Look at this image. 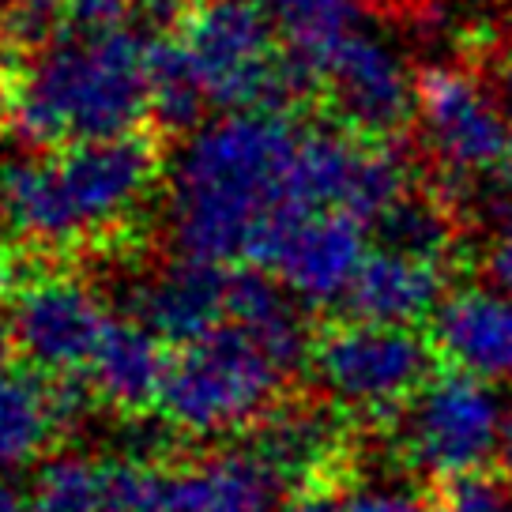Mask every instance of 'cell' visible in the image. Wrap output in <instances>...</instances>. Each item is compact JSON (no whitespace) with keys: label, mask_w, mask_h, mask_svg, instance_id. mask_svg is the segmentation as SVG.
Here are the masks:
<instances>
[{"label":"cell","mask_w":512,"mask_h":512,"mask_svg":"<svg viewBox=\"0 0 512 512\" xmlns=\"http://www.w3.org/2000/svg\"><path fill=\"white\" fill-rule=\"evenodd\" d=\"M147 91L155 132H196L204 113L211 110L196 64L177 34L147 38Z\"/></svg>","instance_id":"obj_20"},{"label":"cell","mask_w":512,"mask_h":512,"mask_svg":"<svg viewBox=\"0 0 512 512\" xmlns=\"http://www.w3.org/2000/svg\"><path fill=\"white\" fill-rule=\"evenodd\" d=\"M486 275H490L494 287L509 290L512 294V215L501 223L494 245L486 249Z\"/></svg>","instance_id":"obj_27"},{"label":"cell","mask_w":512,"mask_h":512,"mask_svg":"<svg viewBox=\"0 0 512 512\" xmlns=\"http://www.w3.org/2000/svg\"><path fill=\"white\" fill-rule=\"evenodd\" d=\"M234 264L177 253L159 272H147L125 294V313L155 328L166 343H189L230 317Z\"/></svg>","instance_id":"obj_13"},{"label":"cell","mask_w":512,"mask_h":512,"mask_svg":"<svg viewBox=\"0 0 512 512\" xmlns=\"http://www.w3.org/2000/svg\"><path fill=\"white\" fill-rule=\"evenodd\" d=\"M384 249H400L426 260H445L452 245V215L441 200L407 192L373 223Z\"/></svg>","instance_id":"obj_22"},{"label":"cell","mask_w":512,"mask_h":512,"mask_svg":"<svg viewBox=\"0 0 512 512\" xmlns=\"http://www.w3.org/2000/svg\"><path fill=\"white\" fill-rule=\"evenodd\" d=\"M110 317L95 290L72 275H38L19 283L8 309L16 351L49 377H80Z\"/></svg>","instance_id":"obj_9"},{"label":"cell","mask_w":512,"mask_h":512,"mask_svg":"<svg viewBox=\"0 0 512 512\" xmlns=\"http://www.w3.org/2000/svg\"><path fill=\"white\" fill-rule=\"evenodd\" d=\"M196 76L219 113H290L320 95L313 61L283 42L272 12L256 0H196L181 19Z\"/></svg>","instance_id":"obj_4"},{"label":"cell","mask_w":512,"mask_h":512,"mask_svg":"<svg viewBox=\"0 0 512 512\" xmlns=\"http://www.w3.org/2000/svg\"><path fill=\"white\" fill-rule=\"evenodd\" d=\"M433 512H512V486L486 471H467L441 479L433 494Z\"/></svg>","instance_id":"obj_24"},{"label":"cell","mask_w":512,"mask_h":512,"mask_svg":"<svg viewBox=\"0 0 512 512\" xmlns=\"http://www.w3.org/2000/svg\"><path fill=\"white\" fill-rule=\"evenodd\" d=\"M339 512H433L422 497L396 486H366L354 494H336Z\"/></svg>","instance_id":"obj_26"},{"label":"cell","mask_w":512,"mask_h":512,"mask_svg":"<svg viewBox=\"0 0 512 512\" xmlns=\"http://www.w3.org/2000/svg\"><path fill=\"white\" fill-rule=\"evenodd\" d=\"M430 339L415 324L343 320L324 328L309 351V373L336 403L366 415H400V407L430 381Z\"/></svg>","instance_id":"obj_6"},{"label":"cell","mask_w":512,"mask_h":512,"mask_svg":"<svg viewBox=\"0 0 512 512\" xmlns=\"http://www.w3.org/2000/svg\"><path fill=\"white\" fill-rule=\"evenodd\" d=\"M302 128L287 113H223L189 136L174 170L170 234L177 253L253 264L264 234L287 211Z\"/></svg>","instance_id":"obj_1"},{"label":"cell","mask_w":512,"mask_h":512,"mask_svg":"<svg viewBox=\"0 0 512 512\" xmlns=\"http://www.w3.org/2000/svg\"><path fill=\"white\" fill-rule=\"evenodd\" d=\"M441 302H445L441 260L384 249V245L377 253H366L347 294L339 298L343 317L373 320V324H415L433 317Z\"/></svg>","instance_id":"obj_18"},{"label":"cell","mask_w":512,"mask_h":512,"mask_svg":"<svg viewBox=\"0 0 512 512\" xmlns=\"http://www.w3.org/2000/svg\"><path fill=\"white\" fill-rule=\"evenodd\" d=\"M501 430L505 415L490 381L452 366L400 407L403 456L437 479L482 471L501 448Z\"/></svg>","instance_id":"obj_7"},{"label":"cell","mask_w":512,"mask_h":512,"mask_svg":"<svg viewBox=\"0 0 512 512\" xmlns=\"http://www.w3.org/2000/svg\"><path fill=\"white\" fill-rule=\"evenodd\" d=\"M68 34L61 0H0V38L16 49H46Z\"/></svg>","instance_id":"obj_23"},{"label":"cell","mask_w":512,"mask_h":512,"mask_svg":"<svg viewBox=\"0 0 512 512\" xmlns=\"http://www.w3.org/2000/svg\"><path fill=\"white\" fill-rule=\"evenodd\" d=\"M294 369L245 328L226 317L211 332L177 343L162 384V418L196 437L245 430L283 400Z\"/></svg>","instance_id":"obj_5"},{"label":"cell","mask_w":512,"mask_h":512,"mask_svg":"<svg viewBox=\"0 0 512 512\" xmlns=\"http://www.w3.org/2000/svg\"><path fill=\"white\" fill-rule=\"evenodd\" d=\"M494 72H497V87H501V95L512 102V46L501 53V61H497Z\"/></svg>","instance_id":"obj_30"},{"label":"cell","mask_w":512,"mask_h":512,"mask_svg":"<svg viewBox=\"0 0 512 512\" xmlns=\"http://www.w3.org/2000/svg\"><path fill=\"white\" fill-rule=\"evenodd\" d=\"M12 234H16V226H12V208H8V192H4V177H0V245Z\"/></svg>","instance_id":"obj_31"},{"label":"cell","mask_w":512,"mask_h":512,"mask_svg":"<svg viewBox=\"0 0 512 512\" xmlns=\"http://www.w3.org/2000/svg\"><path fill=\"white\" fill-rule=\"evenodd\" d=\"M68 31H117L140 16V0H61Z\"/></svg>","instance_id":"obj_25"},{"label":"cell","mask_w":512,"mask_h":512,"mask_svg":"<svg viewBox=\"0 0 512 512\" xmlns=\"http://www.w3.org/2000/svg\"><path fill=\"white\" fill-rule=\"evenodd\" d=\"M264 8L272 12L283 42L313 61V68L324 53L354 34L358 23V0H268Z\"/></svg>","instance_id":"obj_21"},{"label":"cell","mask_w":512,"mask_h":512,"mask_svg":"<svg viewBox=\"0 0 512 512\" xmlns=\"http://www.w3.org/2000/svg\"><path fill=\"white\" fill-rule=\"evenodd\" d=\"M430 343L452 369L482 381H512V294L464 287L430 317Z\"/></svg>","instance_id":"obj_15"},{"label":"cell","mask_w":512,"mask_h":512,"mask_svg":"<svg viewBox=\"0 0 512 512\" xmlns=\"http://www.w3.org/2000/svg\"><path fill=\"white\" fill-rule=\"evenodd\" d=\"M260 460H268L287 490H324L347 456V426L328 403L279 400L249 426V441Z\"/></svg>","instance_id":"obj_14"},{"label":"cell","mask_w":512,"mask_h":512,"mask_svg":"<svg viewBox=\"0 0 512 512\" xmlns=\"http://www.w3.org/2000/svg\"><path fill=\"white\" fill-rule=\"evenodd\" d=\"M366 260V223L347 211H287L264 234L253 268L279 275L305 305L339 302Z\"/></svg>","instance_id":"obj_10"},{"label":"cell","mask_w":512,"mask_h":512,"mask_svg":"<svg viewBox=\"0 0 512 512\" xmlns=\"http://www.w3.org/2000/svg\"><path fill=\"white\" fill-rule=\"evenodd\" d=\"M287 482L253 448H219L170 471L174 512H279Z\"/></svg>","instance_id":"obj_19"},{"label":"cell","mask_w":512,"mask_h":512,"mask_svg":"<svg viewBox=\"0 0 512 512\" xmlns=\"http://www.w3.org/2000/svg\"><path fill=\"white\" fill-rule=\"evenodd\" d=\"M283 512H339V509H336V494H328V486H324V490H309L298 501H290Z\"/></svg>","instance_id":"obj_28"},{"label":"cell","mask_w":512,"mask_h":512,"mask_svg":"<svg viewBox=\"0 0 512 512\" xmlns=\"http://www.w3.org/2000/svg\"><path fill=\"white\" fill-rule=\"evenodd\" d=\"M27 512H174L170 475L147 460L53 456L27 497Z\"/></svg>","instance_id":"obj_12"},{"label":"cell","mask_w":512,"mask_h":512,"mask_svg":"<svg viewBox=\"0 0 512 512\" xmlns=\"http://www.w3.org/2000/svg\"><path fill=\"white\" fill-rule=\"evenodd\" d=\"M256 4H268V0H256Z\"/></svg>","instance_id":"obj_36"},{"label":"cell","mask_w":512,"mask_h":512,"mask_svg":"<svg viewBox=\"0 0 512 512\" xmlns=\"http://www.w3.org/2000/svg\"><path fill=\"white\" fill-rule=\"evenodd\" d=\"M497 456H501V464L509 471L512 479V411L505 415V430H501V448H497Z\"/></svg>","instance_id":"obj_33"},{"label":"cell","mask_w":512,"mask_h":512,"mask_svg":"<svg viewBox=\"0 0 512 512\" xmlns=\"http://www.w3.org/2000/svg\"><path fill=\"white\" fill-rule=\"evenodd\" d=\"M12 226L42 249L110 238L159 181V132H125L0 162Z\"/></svg>","instance_id":"obj_3"},{"label":"cell","mask_w":512,"mask_h":512,"mask_svg":"<svg viewBox=\"0 0 512 512\" xmlns=\"http://www.w3.org/2000/svg\"><path fill=\"white\" fill-rule=\"evenodd\" d=\"M4 113L31 151L144 128L151 121L147 38L128 27L61 34L12 80Z\"/></svg>","instance_id":"obj_2"},{"label":"cell","mask_w":512,"mask_h":512,"mask_svg":"<svg viewBox=\"0 0 512 512\" xmlns=\"http://www.w3.org/2000/svg\"><path fill=\"white\" fill-rule=\"evenodd\" d=\"M0 512H27V501H23L4 479H0Z\"/></svg>","instance_id":"obj_32"},{"label":"cell","mask_w":512,"mask_h":512,"mask_svg":"<svg viewBox=\"0 0 512 512\" xmlns=\"http://www.w3.org/2000/svg\"><path fill=\"white\" fill-rule=\"evenodd\" d=\"M80 377H49L42 369H8L0 377V475L46 456L68 418L80 411Z\"/></svg>","instance_id":"obj_16"},{"label":"cell","mask_w":512,"mask_h":512,"mask_svg":"<svg viewBox=\"0 0 512 512\" xmlns=\"http://www.w3.org/2000/svg\"><path fill=\"white\" fill-rule=\"evenodd\" d=\"M170 354L174 351H166V339L144 320L113 313L91 366L83 369L87 392L121 415H147L162 400Z\"/></svg>","instance_id":"obj_17"},{"label":"cell","mask_w":512,"mask_h":512,"mask_svg":"<svg viewBox=\"0 0 512 512\" xmlns=\"http://www.w3.org/2000/svg\"><path fill=\"white\" fill-rule=\"evenodd\" d=\"M497 174H501V185L512 192V132H509V147H505V155H501V166H497Z\"/></svg>","instance_id":"obj_34"},{"label":"cell","mask_w":512,"mask_h":512,"mask_svg":"<svg viewBox=\"0 0 512 512\" xmlns=\"http://www.w3.org/2000/svg\"><path fill=\"white\" fill-rule=\"evenodd\" d=\"M8 91H12V80H8L4 68H0V110H8Z\"/></svg>","instance_id":"obj_35"},{"label":"cell","mask_w":512,"mask_h":512,"mask_svg":"<svg viewBox=\"0 0 512 512\" xmlns=\"http://www.w3.org/2000/svg\"><path fill=\"white\" fill-rule=\"evenodd\" d=\"M320 95L343 128L369 140H396L418 113V76L396 49L354 31L317 61Z\"/></svg>","instance_id":"obj_8"},{"label":"cell","mask_w":512,"mask_h":512,"mask_svg":"<svg viewBox=\"0 0 512 512\" xmlns=\"http://www.w3.org/2000/svg\"><path fill=\"white\" fill-rule=\"evenodd\" d=\"M418 125L441 166L456 177L497 170L512 132L494 95L456 68H426L418 76Z\"/></svg>","instance_id":"obj_11"},{"label":"cell","mask_w":512,"mask_h":512,"mask_svg":"<svg viewBox=\"0 0 512 512\" xmlns=\"http://www.w3.org/2000/svg\"><path fill=\"white\" fill-rule=\"evenodd\" d=\"M16 336H12V324L8 317H0V377L12 369V358H16Z\"/></svg>","instance_id":"obj_29"}]
</instances>
